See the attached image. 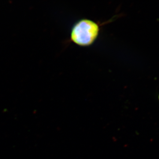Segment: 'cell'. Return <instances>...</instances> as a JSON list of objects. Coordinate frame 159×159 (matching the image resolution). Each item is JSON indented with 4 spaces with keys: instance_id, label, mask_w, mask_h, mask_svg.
I'll use <instances>...</instances> for the list:
<instances>
[{
    "instance_id": "6da1fadb",
    "label": "cell",
    "mask_w": 159,
    "mask_h": 159,
    "mask_svg": "<svg viewBox=\"0 0 159 159\" xmlns=\"http://www.w3.org/2000/svg\"><path fill=\"white\" fill-rule=\"evenodd\" d=\"M100 25L96 21L87 18L79 20L71 29L70 40L81 47L93 45L99 37Z\"/></svg>"
}]
</instances>
